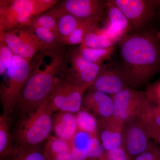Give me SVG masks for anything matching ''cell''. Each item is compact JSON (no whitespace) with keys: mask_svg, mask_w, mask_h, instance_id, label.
<instances>
[{"mask_svg":"<svg viewBox=\"0 0 160 160\" xmlns=\"http://www.w3.org/2000/svg\"><path fill=\"white\" fill-rule=\"evenodd\" d=\"M122 63L137 87L160 72V39L151 31L128 34L119 42Z\"/></svg>","mask_w":160,"mask_h":160,"instance_id":"obj_1","label":"cell"},{"mask_svg":"<svg viewBox=\"0 0 160 160\" xmlns=\"http://www.w3.org/2000/svg\"><path fill=\"white\" fill-rule=\"evenodd\" d=\"M64 46H58L51 57V62L44 69H39L42 58L33 65L31 74L16 108L19 111L20 116L42 104L49 98L60 81L68 74L69 66Z\"/></svg>","mask_w":160,"mask_h":160,"instance_id":"obj_2","label":"cell"},{"mask_svg":"<svg viewBox=\"0 0 160 160\" xmlns=\"http://www.w3.org/2000/svg\"><path fill=\"white\" fill-rule=\"evenodd\" d=\"M49 99L34 110L20 116L14 130L16 146H38L52 130V112Z\"/></svg>","mask_w":160,"mask_h":160,"instance_id":"obj_3","label":"cell"},{"mask_svg":"<svg viewBox=\"0 0 160 160\" xmlns=\"http://www.w3.org/2000/svg\"><path fill=\"white\" fill-rule=\"evenodd\" d=\"M56 0H1L0 33L29 27L34 17L55 6Z\"/></svg>","mask_w":160,"mask_h":160,"instance_id":"obj_4","label":"cell"},{"mask_svg":"<svg viewBox=\"0 0 160 160\" xmlns=\"http://www.w3.org/2000/svg\"><path fill=\"white\" fill-rule=\"evenodd\" d=\"M30 62L18 56L13 57L0 88L2 115L9 117L16 109L32 71L33 65Z\"/></svg>","mask_w":160,"mask_h":160,"instance_id":"obj_5","label":"cell"},{"mask_svg":"<svg viewBox=\"0 0 160 160\" xmlns=\"http://www.w3.org/2000/svg\"><path fill=\"white\" fill-rule=\"evenodd\" d=\"M137 87L122 62H109L102 65L99 73L89 89L112 96L124 89Z\"/></svg>","mask_w":160,"mask_h":160,"instance_id":"obj_6","label":"cell"},{"mask_svg":"<svg viewBox=\"0 0 160 160\" xmlns=\"http://www.w3.org/2000/svg\"><path fill=\"white\" fill-rule=\"evenodd\" d=\"M89 88L75 82L68 72L49 98L52 110L77 113L82 109L84 95Z\"/></svg>","mask_w":160,"mask_h":160,"instance_id":"obj_7","label":"cell"},{"mask_svg":"<svg viewBox=\"0 0 160 160\" xmlns=\"http://www.w3.org/2000/svg\"><path fill=\"white\" fill-rule=\"evenodd\" d=\"M0 39L4 40L14 55L29 62L39 52H45L44 44L28 27L0 33Z\"/></svg>","mask_w":160,"mask_h":160,"instance_id":"obj_8","label":"cell"},{"mask_svg":"<svg viewBox=\"0 0 160 160\" xmlns=\"http://www.w3.org/2000/svg\"><path fill=\"white\" fill-rule=\"evenodd\" d=\"M112 1L129 21L133 33L142 32L157 9L156 0Z\"/></svg>","mask_w":160,"mask_h":160,"instance_id":"obj_9","label":"cell"},{"mask_svg":"<svg viewBox=\"0 0 160 160\" xmlns=\"http://www.w3.org/2000/svg\"><path fill=\"white\" fill-rule=\"evenodd\" d=\"M111 96L114 103V115L125 123L138 118L149 101L145 91L134 88L124 89Z\"/></svg>","mask_w":160,"mask_h":160,"instance_id":"obj_10","label":"cell"},{"mask_svg":"<svg viewBox=\"0 0 160 160\" xmlns=\"http://www.w3.org/2000/svg\"><path fill=\"white\" fill-rule=\"evenodd\" d=\"M151 141L139 118L125 123L121 146L132 160L146 151Z\"/></svg>","mask_w":160,"mask_h":160,"instance_id":"obj_11","label":"cell"},{"mask_svg":"<svg viewBox=\"0 0 160 160\" xmlns=\"http://www.w3.org/2000/svg\"><path fill=\"white\" fill-rule=\"evenodd\" d=\"M69 74L75 82L90 88L99 73L101 66L88 62L83 57L78 48L66 51Z\"/></svg>","mask_w":160,"mask_h":160,"instance_id":"obj_12","label":"cell"},{"mask_svg":"<svg viewBox=\"0 0 160 160\" xmlns=\"http://www.w3.org/2000/svg\"><path fill=\"white\" fill-rule=\"evenodd\" d=\"M53 9L81 20L97 18L103 21L106 18V1L66 0Z\"/></svg>","mask_w":160,"mask_h":160,"instance_id":"obj_13","label":"cell"},{"mask_svg":"<svg viewBox=\"0 0 160 160\" xmlns=\"http://www.w3.org/2000/svg\"><path fill=\"white\" fill-rule=\"evenodd\" d=\"M73 160H99L105 150L99 137L78 131L69 142Z\"/></svg>","mask_w":160,"mask_h":160,"instance_id":"obj_14","label":"cell"},{"mask_svg":"<svg viewBox=\"0 0 160 160\" xmlns=\"http://www.w3.org/2000/svg\"><path fill=\"white\" fill-rule=\"evenodd\" d=\"M104 31L115 44L119 43L132 31L131 25L122 11L112 0L106 1Z\"/></svg>","mask_w":160,"mask_h":160,"instance_id":"obj_15","label":"cell"},{"mask_svg":"<svg viewBox=\"0 0 160 160\" xmlns=\"http://www.w3.org/2000/svg\"><path fill=\"white\" fill-rule=\"evenodd\" d=\"M82 107L98 120L114 115V103L111 96L94 89H89L83 99Z\"/></svg>","mask_w":160,"mask_h":160,"instance_id":"obj_16","label":"cell"},{"mask_svg":"<svg viewBox=\"0 0 160 160\" xmlns=\"http://www.w3.org/2000/svg\"><path fill=\"white\" fill-rule=\"evenodd\" d=\"M98 136L106 151L121 146L125 123L113 115L98 120Z\"/></svg>","mask_w":160,"mask_h":160,"instance_id":"obj_17","label":"cell"},{"mask_svg":"<svg viewBox=\"0 0 160 160\" xmlns=\"http://www.w3.org/2000/svg\"><path fill=\"white\" fill-rule=\"evenodd\" d=\"M55 136L69 142L78 131L76 116L67 112H57L52 118Z\"/></svg>","mask_w":160,"mask_h":160,"instance_id":"obj_18","label":"cell"},{"mask_svg":"<svg viewBox=\"0 0 160 160\" xmlns=\"http://www.w3.org/2000/svg\"><path fill=\"white\" fill-rule=\"evenodd\" d=\"M47 12L51 13L56 18L58 43V45H62L64 41L71 34L78 26L82 20L69 13L57 11L53 9Z\"/></svg>","mask_w":160,"mask_h":160,"instance_id":"obj_19","label":"cell"},{"mask_svg":"<svg viewBox=\"0 0 160 160\" xmlns=\"http://www.w3.org/2000/svg\"><path fill=\"white\" fill-rule=\"evenodd\" d=\"M101 20L97 18L82 20L73 32L64 41L62 45H82L84 38L89 32L99 27Z\"/></svg>","mask_w":160,"mask_h":160,"instance_id":"obj_20","label":"cell"},{"mask_svg":"<svg viewBox=\"0 0 160 160\" xmlns=\"http://www.w3.org/2000/svg\"><path fill=\"white\" fill-rule=\"evenodd\" d=\"M1 160H47L43 150L38 146L14 145L11 151Z\"/></svg>","mask_w":160,"mask_h":160,"instance_id":"obj_21","label":"cell"},{"mask_svg":"<svg viewBox=\"0 0 160 160\" xmlns=\"http://www.w3.org/2000/svg\"><path fill=\"white\" fill-rule=\"evenodd\" d=\"M114 45L102 28L98 27L87 33L81 45L92 49H106Z\"/></svg>","mask_w":160,"mask_h":160,"instance_id":"obj_22","label":"cell"},{"mask_svg":"<svg viewBox=\"0 0 160 160\" xmlns=\"http://www.w3.org/2000/svg\"><path fill=\"white\" fill-rule=\"evenodd\" d=\"M79 50L83 58L88 62L102 66L110 59L115 50L114 46L106 49H92L80 45Z\"/></svg>","mask_w":160,"mask_h":160,"instance_id":"obj_23","label":"cell"},{"mask_svg":"<svg viewBox=\"0 0 160 160\" xmlns=\"http://www.w3.org/2000/svg\"><path fill=\"white\" fill-rule=\"evenodd\" d=\"M9 117H0V160L2 159L14 147Z\"/></svg>","mask_w":160,"mask_h":160,"instance_id":"obj_24","label":"cell"},{"mask_svg":"<svg viewBox=\"0 0 160 160\" xmlns=\"http://www.w3.org/2000/svg\"><path fill=\"white\" fill-rule=\"evenodd\" d=\"M78 131L83 132L93 137H99L98 120L89 112L81 109L77 113Z\"/></svg>","mask_w":160,"mask_h":160,"instance_id":"obj_25","label":"cell"},{"mask_svg":"<svg viewBox=\"0 0 160 160\" xmlns=\"http://www.w3.org/2000/svg\"><path fill=\"white\" fill-rule=\"evenodd\" d=\"M43 151L47 160H50L60 154L71 152V149L68 142L50 135L47 139Z\"/></svg>","mask_w":160,"mask_h":160,"instance_id":"obj_26","label":"cell"},{"mask_svg":"<svg viewBox=\"0 0 160 160\" xmlns=\"http://www.w3.org/2000/svg\"><path fill=\"white\" fill-rule=\"evenodd\" d=\"M31 30L44 44L45 54L52 56L59 46L57 35L51 30L42 28H35Z\"/></svg>","mask_w":160,"mask_h":160,"instance_id":"obj_27","label":"cell"},{"mask_svg":"<svg viewBox=\"0 0 160 160\" xmlns=\"http://www.w3.org/2000/svg\"><path fill=\"white\" fill-rule=\"evenodd\" d=\"M28 27L31 30L36 28H42L49 29L57 35L58 37L56 18L48 12L34 17Z\"/></svg>","mask_w":160,"mask_h":160,"instance_id":"obj_28","label":"cell"},{"mask_svg":"<svg viewBox=\"0 0 160 160\" xmlns=\"http://www.w3.org/2000/svg\"><path fill=\"white\" fill-rule=\"evenodd\" d=\"M138 118L144 123L160 128V106L149 100Z\"/></svg>","mask_w":160,"mask_h":160,"instance_id":"obj_29","label":"cell"},{"mask_svg":"<svg viewBox=\"0 0 160 160\" xmlns=\"http://www.w3.org/2000/svg\"><path fill=\"white\" fill-rule=\"evenodd\" d=\"M14 54L4 40L0 39V75L6 74Z\"/></svg>","mask_w":160,"mask_h":160,"instance_id":"obj_30","label":"cell"},{"mask_svg":"<svg viewBox=\"0 0 160 160\" xmlns=\"http://www.w3.org/2000/svg\"><path fill=\"white\" fill-rule=\"evenodd\" d=\"M133 160H160V145L152 140L147 150Z\"/></svg>","mask_w":160,"mask_h":160,"instance_id":"obj_31","label":"cell"},{"mask_svg":"<svg viewBox=\"0 0 160 160\" xmlns=\"http://www.w3.org/2000/svg\"><path fill=\"white\" fill-rule=\"evenodd\" d=\"M99 160H132L122 146L105 151Z\"/></svg>","mask_w":160,"mask_h":160,"instance_id":"obj_32","label":"cell"},{"mask_svg":"<svg viewBox=\"0 0 160 160\" xmlns=\"http://www.w3.org/2000/svg\"><path fill=\"white\" fill-rule=\"evenodd\" d=\"M145 92L149 101L160 106V79L149 84Z\"/></svg>","mask_w":160,"mask_h":160,"instance_id":"obj_33","label":"cell"},{"mask_svg":"<svg viewBox=\"0 0 160 160\" xmlns=\"http://www.w3.org/2000/svg\"><path fill=\"white\" fill-rule=\"evenodd\" d=\"M142 122L146 128L149 138L160 145V128L155 126L146 124L143 122Z\"/></svg>","mask_w":160,"mask_h":160,"instance_id":"obj_34","label":"cell"},{"mask_svg":"<svg viewBox=\"0 0 160 160\" xmlns=\"http://www.w3.org/2000/svg\"><path fill=\"white\" fill-rule=\"evenodd\" d=\"M157 3V9H158L159 17L160 19V0H156Z\"/></svg>","mask_w":160,"mask_h":160,"instance_id":"obj_35","label":"cell"},{"mask_svg":"<svg viewBox=\"0 0 160 160\" xmlns=\"http://www.w3.org/2000/svg\"><path fill=\"white\" fill-rule=\"evenodd\" d=\"M158 37L159 38V39H160V31L159 32H158Z\"/></svg>","mask_w":160,"mask_h":160,"instance_id":"obj_36","label":"cell"}]
</instances>
